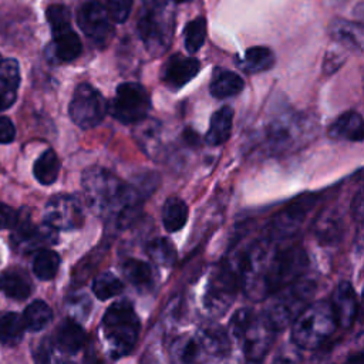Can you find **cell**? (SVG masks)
Wrapping results in <instances>:
<instances>
[{"label":"cell","mask_w":364,"mask_h":364,"mask_svg":"<svg viewBox=\"0 0 364 364\" xmlns=\"http://www.w3.org/2000/svg\"><path fill=\"white\" fill-rule=\"evenodd\" d=\"M239 283L252 300H262L301 276L307 255L299 246L276 247L270 240H259L230 262Z\"/></svg>","instance_id":"6da1fadb"},{"label":"cell","mask_w":364,"mask_h":364,"mask_svg":"<svg viewBox=\"0 0 364 364\" xmlns=\"http://www.w3.org/2000/svg\"><path fill=\"white\" fill-rule=\"evenodd\" d=\"M139 330V318L128 300L111 304L101 320V336L107 354L111 358H121L129 354L138 341Z\"/></svg>","instance_id":"7a4b0ae2"},{"label":"cell","mask_w":364,"mask_h":364,"mask_svg":"<svg viewBox=\"0 0 364 364\" xmlns=\"http://www.w3.org/2000/svg\"><path fill=\"white\" fill-rule=\"evenodd\" d=\"M336 327L337 321L328 301L309 303L293 320L291 340L299 348L316 350L330 338Z\"/></svg>","instance_id":"3957f363"},{"label":"cell","mask_w":364,"mask_h":364,"mask_svg":"<svg viewBox=\"0 0 364 364\" xmlns=\"http://www.w3.org/2000/svg\"><path fill=\"white\" fill-rule=\"evenodd\" d=\"M314 291L316 284L300 277L274 291L272 301L263 313L274 331H280L293 323L299 313L310 303Z\"/></svg>","instance_id":"277c9868"},{"label":"cell","mask_w":364,"mask_h":364,"mask_svg":"<svg viewBox=\"0 0 364 364\" xmlns=\"http://www.w3.org/2000/svg\"><path fill=\"white\" fill-rule=\"evenodd\" d=\"M47 21L51 27L53 43L47 55L54 63H70L75 60L82 50L78 34L71 27V13L63 4H53L46 11Z\"/></svg>","instance_id":"5b68a950"},{"label":"cell","mask_w":364,"mask_h":364,"mask_svg":"<svg viewBox=\"0 0 364 364\" xmlns=\"http://www.w3.org/2000/svg\"><path fill=\"white\" fill-rule=\"evenodd\" d=\"M240 283L235 267L229 262H222L208 277L203 291V307L208 314L219 317L235 301Z\"/></svg>","instance_id":"8992f818"},{"label":"cell","mask_w":364,"mask_h":364,"mask_svg":"<svg viewBox=\"0 0 364 364\" xmlns=\"http://www.w3.org/2000/svg\"><path fill=\"white\" fill-rule=\"evenodd\" d=\"M111 115L122 124H138L151 109V97L138 82H122L108 105Z\"/></svg>","instance_id":"52a82bcc"},{"label":"cell","mask_w":364,"mask_h":364,"mask_svg":"<svg viewBox=\"0 0 364 364\" xmlns=\"http://www.w3.org/2000/svg\"><path fill=\"white\" fill-rule=\"evenodd\" d=\"M107 111L108 104L97 88L87 82L77 85L68 107L70 118L75 125L82 129L94 128L105 118Z\"/></svg>","instance_id":"ba28073f"},{"label":"cell","mask_w":364,"mask_h":364,"mask_svg":"<svg viewBox=\"0 0 364 364\" xmlns=\"http://www.w3.org/2000/svg\"><path fill=\"white\" fill-rule=\"evenodd\" d=\"M311 127L309 118L300 114H282L269 125L267 142L273 151L294 149L307 141Z\"/></svg>","instance_id":"9c48e42d"},{"label":"cell","mask_w":364,"mask_h":364,"mask_svg":"<svg viewBox=\"0 0 364 364\" xmlns=\"http://www.w3.org/2000/svg\"><path fill=\"white\" fill-rule=\"evenodd\" d=\"M44 223L55 230H74L84 223L81 202L73 195H55L44 208Z\"/></svg>","instance_id":"30bf717a"},{"label":"cell","mask_w":364,"mask_h":364,"mask_svg":"<svg viewBox=\"0 0 364 364\" xmlns=\"http://www.w3.org/2000/svg\"><path fill=\"white\" fill-rule=\"evenodd\" d=\"M274 333V328L270 326L263 313H253L252 318L237 338L239 341H242V348L246 360L262 361L273 344Z\"/></svg>","instance_id":"8fae6325"},{"label":"cell","mask_w":364,"mask_h":364,"mask_svg":"<svg viewBox=\"0 0 364 364\" xmlns=\"http://www.w3.org/2000/svg\"><path fill=\"white\" fill-rule=\"evenodd\" d=\"M138 33L151 53L161 54L171 44L172 17L162 10L152 9L139 18Z\"/></svg>","instance_id":"7c38bea8"},{"label":"cell","mask_w":364,"mask_h":364,"mask_svg":"<svg viewBox=\"0 0 364 364\" xmlns=\"http://www.w3.org/2000/svg\"><path fill=\"white\" fill-rule=\"evenodd\" d=\"M77 21L82 33L92 40L98 47L107 46L109 38L112 37V26L111 18L98 0H91L82 4L77 13Z\"/></svg>","instance_id":"4fadbf2b"},{"label":"cell","mask_w":364,"mask_h":364,"mask_svg":"<svg viewBox=\"0 0 364 364\" xmlns=\"http://www.w3.org/2000/svg\"><path fill=\"white\" fill-rule=\"evenodd\" d=\"M14 229L11 235V243L16 249L30 253L34 250H41L48 245L57 242V232L47 223L44 226H34L27 215H17V222L11 228Z\"/></svg>","instance_id":"5bb4252c"},{"label":"cell","mask_w":364,"mask_h":364,"mask_svg":"<svg viewBox=\"0 0 364 364\" xmlns=\"http://www.w3.org/2000/svg\"><path fill=\"white\" fill-rule=\"evenodd\" d=\"M317 199H318L317 195H311V193L303 195L297 198L286 209H283L279 215H276L270 228L272 237L282 240L289 236H293L306 220V216L309 215V212L317 203Z\"/></svg>","instance_id":"9a60e30c"},{"label":"cell","mask_w":364,"mask_h":364,"mask_svg":"<svg viewBox=\"0 0 364 364\" xmlns=\"http://www.w3.org/2000/svg\"><path fill=\"white\" fill-rule=\"evenodd\" d=\"M199 70L200 64L196 58L175 54L164 65L162 81L171 90H179L188 84L199 73Z\"/></svg>","instance_id":"2e32d148"},{"label":"cell","mask_w":364,"mask_h":364,"mask_svg":"<svg viewBox=\"0 0 364 364\" xmlns=\"http://www.w3.org/2000/svg\"><path fill=\"white\" fill-rule=\"evenodd\" d=\"M330 304L333 307L337 326L350 328L358 313V301L355 291L348 282H341L337 284Z\"/></svg>","instance_id":"e0dca14e"},{"label":"cell","mask_w":364,"mask_h":364,"mask_svg":"<svg viewBox=\"0 0 364 364\" xmlns=\"http://www.w3.org/2000/svg\"><path fill=\"white\" fill-rule=\"evenodd\" d=\"M85 341L87 336L82 327L75 320L68 318L57 328L51 344L57 354L74 355L85 346Z\"/></svg>","instance_id":"ac0fdd59"},{"label":"cell","mask_w":364,"mask_h":364,"mask_svg":"<svg viewBox=\"0 0 364 364\" xmlns=\"http://www.w3.org/2000/svg\"><path fill=\"white\" fill-rule=\"evenodd\" d=\"M196 341L200 351L210 357H225L230 353V338L229 334L219 326H208L198 331Z\"/></svg>","instance_id":"d6986e66"},{"label":"cell","mask_w":364,"mask_h":364,"mask_svg":"<svg viewBox=\"0 0 364 364\" xmlns=\"http://www.w3.org/2000/svg\"><path fill=\"white\" fill-rule=\"evenodd\" d=\"M328 136L333 139H346L360 142L363 139V118L355 111L341 114L328 128Z\"/></svg>","instance_id":"ffe728a7"},{"label":"cell","mask_w":364,"mask_h":364,"mask_svg":"<svg viewBox=\"0 0 364 364\" xmlns=\"http://www.w3.org/2000/svg\"><path fill=\"white\" fill-rule=\"evenodd\" d=\"M243 87H245V81L239 74L220 67L213 70L209 90L215 98L222 100V98L237 95L243 90Z\"/></svg>","instance_id":"44dd1931"},{"label":"cell","mask_w":364,"mask_h":364,"mask_svg":"<svg viewBox=\"0 0 364 364\" xmlns=\"http://www.w3.org/2000/svg\"><path fill=\"white\" fill-rule=\"evenodd\" d=\"M232 122H233V109L230 107L225 105L218 111H215L210 118L209 129L205 135L206 144L212 146L225 144L230 136Z\"/></svg>","instance_id":"7402d4cb"},{"label":"cell","mask_w":364,"mask_h":364,"mask_svg":"<svg viewBox=\"0 0 364 364\" xmlns=\"http://www.w3.org/2000/svg\"><path fill=\"white\" fill-rule=\"evenodd\" d=\"M0 291L10 299L23 300L31 293L30 277L20 269H7L0 274Z\"/></svg>","instance_id":"603a6c76"},{"label":"cell","mask_w":364,"mask_h":364,"mask_svg":"<svg viewBox=\"0 0 364 364\" xmlns=\"http://www.w3.org/2000/svg\"><path fill=\"white\" fill-rule=\"evenodd\" d=\"M328 31H330L331 37L336 41L341 43L343 46L355 48V50H361V47H363V26L360 23L337 18L330 24Z\"/></svg>","instance_id":"cb8c5ba5"},{"label":"cell","mask_w":364,"mask_h":364,"mask_svg":"<svg viewBox=\"0 0 364 364\" xmlns=\"http://www.w3.org/2000/svg\"><path fill=\"white\" fill-rule=\"evenodd\" d=\"M121 270L125 279L138 290H148L154 284V272L146 262L127 259L121 264Z\"/></svg>","instance_id":"d4e9b609"},{"label":"cell","mask_w":364,"mask_h":364,"mask_svg":"<svg viewBox=\"0 0 364 364\" xmlns=\"http://www.w3.org/2000/svg\"><path fill=\"white\" fill-rule=\"evenodd\" d=\"M274 64V54L269 47L255 46L246 50L243 58L239 61V65L243 71L256 74L267 71Z\"/></svg>","instance_id":"484cf974"},{"label":"cell","mask_w":364,"mask_h":364,"mask_svg":"<svg viewBox=\"0 0 364 364\" xmlns=\"http://www.w3.org/2000/svg\"><path fill=\"white\" fill-rule=\"evenodd\" d=\"M188 220V206L176 196H171L162 206V225L168 232L181 230Z\"/></svg>","instance_id":"4316f807"},{"label":"cell","mask_w":364,"mask_h":364,"mask_svg":"<svg viewBox=\"0 0 364 364\" xmlns=\"http://www.w3.org/2000/svg\"><path fill=\"white\" fill-rule=\"evenodd\" d=\"M36 179L43 185H51L55 182L60 172V161L53 149H46L36 161L33 166Z\"/></svg>","instance_id":"83f0119b"},{"label":"cell","mask_w":364,"mask_h":364,"mask_svg":"<svg viewBox=\"0 0 364 364\" xmlns=\"http://www.w3.org/2000/svg\"><path fill=\"white\" fill-rule=\"evenodd\" d=\"M53 318V311L47 303L43 300H34L30 303L24 313H23V321L27 330L30 331H40L44 327L50 324Z\"/></svg>","instance_id":"f1b7e54d"},{"label":"cell","mask_w":364,"mask_h":364,"mask_svg":"<svg viewBox=\"0 0 364 364\" xmlns=\"http://www.w3.org/2000/svg\"><path fill=\"white\" fill-rule=\"evenodd\" d=\"M23 316L17 313H6L0 316V343L6 346L17 344L24 336Z\"/></svg>","instance_id":"f546056e"},{"label":"cell","mask_w":364,"mask_h":364,"mask_svg":"<svg viewBox=\"0 0 364 364\" xmlns=\"http://www.w3.org/2000/svg\"><path fill=\"white\" fill-rule=\"evenodd\" d=\"M148 257L158 266L171 267L176 260V250L166 237L152 239L146 245Z\"/></svg>","instance_id":"4dcf8cb0"},{"label":"cell","mask_w":364,"mask_h":364,"mask_svg":"<svg viewBox=\"0 0 364 364\" xmlns=\"http://www.w3.org/2000/svg\"><path fill=\"white\" fill-rule=\"evenodd\" d=\"M60 267V256L51 249H41L34 257L33 272L40 280H51Z\"/></svg>","instance_id":"1f68e13d"},{"label":"cell","mask_w":364,"mask_h":364,"mask_svg":"<svg viewBox=\"0 0 364 364\" xmlns=\"http://www.w3.org/2000/svg\"><path fill=\"white\" fill-rule=\"evenodd\" d=\"M124 290V283L111 272H104L95 276L92 282V293L100 300H108L118 294H121Z\"/></svg>","instance_id":"d6a6232c"},{"label":"cell","mask_w":364,"mask_h":364,"mask_svg":"<svg viewBox=\"0 0 364 364\" xmlns=\"http://www.w3.org/2000/svg\"><path fill=\"white\" fill-rule=\"evenodd\" d=\"M202 354L195 337H178L171 346V358L176 363H193Z\"/></svg>","instance_id":"836d02e7"},{"label":"cell","mask_w":364,"mask_h":364,"mask_svg":"<svg viewBox=\"0 0 364 364\" xmlns=\"http://www.w3.org/2000/svg\"><path fill=\"white\" fill-rule=\"evenodd\" d=\"M341 228H343V223L340 216L336 215L333 210H327L317 220L316 235L320 240L333 243L338 240V237L341 236Z\"/></svg>","instance_id":"e575fe53"},{"label":"cell","mask_w":364,"mask_h":364,"mask_svg":"<svg viewBox=\"0 0 364 364\" xmlns=\"http://www.w3.org/2000/svg\"><path fill=\"white\" fill-rule=\"evenodd\" d=\"M205 37H206V20L203 17H198L189 21L185 26V31H183L186 51L191 54L199 51V48L205 43Z\"/></svg>","instance_id":"d590c367"},{"label":"cell","mask_w":364,"mask_h":364,"mask_svg":"<svg viewBox=\"0 0 364 364\" xmlns=\"http://www.w3.org/2000/svg\"><path fill=\"white\" fill-rule=\"evenodd\" d=\"M141 122V127L138 131H135V138L138 139L139 145L146 151V154L152 155V149L155 146V142H158V134H159V124L154 119L144 118Z\"/></svg>","instance_id":"8d00e7d4"},{"label":"cell","mask_w":364,"mask_h":364,"mask_svg":"<svg viewBox=\"0 0 364 364\" xmlns=\"http://www.w3.org/2000/svg\"><path fill=\"white\" fill-rule=\"evenodd\" d=\"M134 0H107L105 10L114 23H124L132 9Z\"/></svg>","instance_id":"74e56055"},{"label":"cell","mask_w":364,"mask_h":364,"mask_svg":"<svg viewBox=\"0 0 364 364\" xmlns=\"http://www.w3.org/2000/svg\"><path fill=\"white\" fill-rule=\"evenodd\" d=\"M67 309H68V313L73 317L84 320L88 316L90 310H91V301H90V299H88V296L85 293L74 294V296L70 297Z\"/></svg>","instance_id":"f35d334b"},{"label":"cell","mask_w":364,"mask_h":364,"mask_svg":"<svg viewBox=\"0 0 364 364\" xmlns=\"http://www.w3.org/2000/svg\"><path fill=\"white\" fill-rule=\"evenodd\" d=\"M17 84L10 82L0 75V111H4L13 105L17 95Z\"/></svg>","instance_id":"ab89813d"},{"label":"cell","mask_w":364,"mask_h":364,"mask_svg":"<svg viewBox=\"0 0 364 364\" xmlns=\"http://www.w3.org/2000/svg\"><path fill=\"white\" fill-rule=\"evenodd\" d=\"M17 215L18 212H16L9 205L0 203V230L13 228L17 222Z\"/></svg>","instance_id":"60d3db41"},{"label":"cell","mask_w":364,"mask_h":364,"mask_svg":"<svg viewBox=\"0 0 364 364\" xmlns=\"http://www.w3.org/2000/svg\"><path fill=\"white\" fill-rule=\"evenodd\" d=\"M16 129L7 117H0V144H9L14 139Z\"/></svg>","instance_id":"b9f144b4"},{"label":"cell","mask_w":364,"mask_h":364,"mask_svg":"<svg viewBox=\"0 0 364 364\" xmlns=\"http://www.w3.org/2000/svg\"><path fill=\"white\" fill-rule=\"evenodd\" d=\"M341 55L336 54V53H328L326 63H324V70L327 73H333L334 70H337V67L341 64Z\"/></svg>","instance_id":"7bdbcfd3"},{"label":"cell","mask_w":364,"mask_h":364,"mask_svg":"<svg viewBox=\"0 0 364 364\" xmlns=\"http://www.w3.org/2000/svg\"><path fill=\"white\" fill-rule=\"evenodd\" d=\"M353 209H355V218L361 219V216H363V195H361V192H358L355 199L353 200Z\"/></svg>","instance_id":"ee69618b"},{"label":"cell","mask_w":364,"mask_h":364,"mask_svg":"<svg viewBox=\"0 0 364 364\" xmlns=\"http://www.w3.org/2000/svg\"><path fill=\"white\" fill-rule=\"evenodd\" d=\"M183 139H185L189 145H198V142H199L198 134H196L195 131H192V129H185V132H183Z\"/></svg>","instance_id":"f6af8a7d"},{"label":"cell","mask_w":364,"mask_h":364,"mask_svg":"<svg viewBox=\"0 0 364 364\" xmlns=\"http://www.w3.org/2000/svg\"><path fill=\"white\" fill-rule=\"evenodd\" d=\"M173 3H185V1H189V0H172Z\"/></svg>","instance_id":"bcb514c9"},{"label":"cell","mask_w":364,"mask_h":364,"mask_svg":"<svg viewBox=\"0 0 364 364\" xmlns=\"http://www.w3.org/2000/svg\"><path fill=\"white\" fill-rule=\"evenodd\" d=\"M0 63H1V55H0Z\"/></svg>","instance_id":"7dc6e473"}]
</instances>
